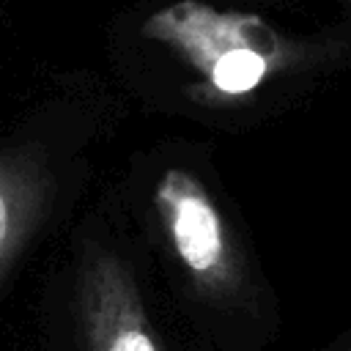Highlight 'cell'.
<instances>
[{
  "instance_id": "2",
  "label": "cell",
  "mask_w": 351,
  "mask_h": 351,
  "mask_svg": "<svg viewBox=\"0 0 351 351\" xmlns=\"http://www.w3.org/2000/svg\"><path fill=\"white\" fill-rule=\"evenodd\" d=\"M162 225L195 282L211 293L236 288L239 269L225 222L206 186L186 170H167L154 192Z\"/></svg>"
},
{
  "instance_id": "1",
  "label": "cell",
  "mask_w": 351,
  "mask_h": 351,
  "mask_svg": "<svg viewBox=\"0 0 351 351\" xmlns=\"http://www.w3.org/2000/svg\"><path fill=\"white\" fill-rule=\"evenodd\" d=\"M143 36L170 47L222 96L255 90L285 60V47L266 19L217 11L197 0H181L151 14Z\"/></svg>"
},
{
  "instance_id": "4",
  "label": "cell",
  "mask_w": 351,
  "mask_h": 351,
  "mask_svg": "<svg viewBox=\"0 0 351 351\" xmlns=\"http://www.w3.org/2000/svg\"><path fill=\"white\" fill-rule=\"evenodd\" d=\"M38 206V178L16 162H0V271L33 230Z\"/></svg>"
},
{
  "instance_id": "3",
  "label": "cell",
  "mask_w": 351,
  "mask_h": 351,
  "mask_svg": "<svg viewBox=\"0 0 351 351\" xmlns=\"http://www.w3.org/2000/svg\"><path fill=\"white\" fill-rule=\"evenodd\" d=\"M80 304L90 351H162L134 277L115 255H96L85 266Z\"/></svg>"
}]
</instances>
